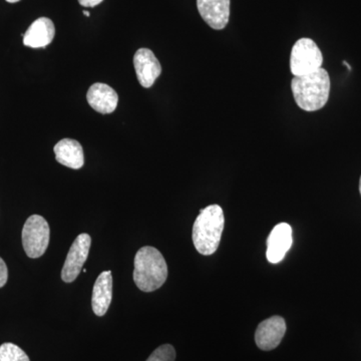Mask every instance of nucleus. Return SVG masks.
<instances>
[{"instance_id":"f257e3e1","label":"nucleus","mask_w":361,"mask_h":361,"mask_svg":"<svg viewBox=\"0 0 361 361\" xmlns=\"http://www.w3.org/2000/svg\"><path fill=\"white\" fill-rule=\"evenodd\" d=\"M291 90L299 108L306 111L322 110L329 99V73L322 68L310 75L294 77Z\"/></svg>"},{"instance_id":"f03ea898","label":"nucleus","mask_w":361,"mask_h":361,"mask_svg":"<svg viewBox=\"0 0 361 361\" xmlns=\"http://www.w3.org/2000/svg\"><path fill=\"white\" fill-rule=\"evenodd\" d=\"M168 278V266L158 249L145 246L135 256L134 281L140 290L153 292Z\"/></svg>"},{"instance_id":"7ed1b4c3","label":"nucleus","mask_w":361,"mask_h":361,"mask_svg":"<svg viewBox=\"0 0 361 361\" xmlns=\"http://www.w3.org/2000/svg\"><path fill=\"white\" fill-rule=\"evenodd\" d=\"M225 217L219 205H210L201 211L193 226L195 248L202 255H212L219 247Z\"/></svg>"},{"instance_id":"20e7f679","label":"nucleus","mask_w":361,"mask_h":361,"mask_svg":"<svg viewBox=\"0 0 361 361\" xmlns=\"http://www.w3.org/2000/svg\"><path fill=\"white\" fill-rule=\"evenodd\" d=\"M323 56L312 39H300L292 47L290 70L294 77L310 75L322 68Z\"/></svg>"},{"instance_id":"39448f33","label":"nucleus","mask_w":361,"mask_h":361,"mask_svg":"<svg viewBox=\"0 0 361 361\" xmlns=\"http://www.w3.org/2000/svg\"><path fill=\"white\" fill-rule=\"evenodd\" d=\"M49 223L39 215H32L26 220L23 229V245L30 258H39L47 251L49 244Z\"/></svg>"},{"instance_id":"423d86ee","label":"nucleus","mask_w":361,"mask_h":361,"mask_svg":"<svg viewBox=\"0 0 361 361\" xmlns=\"http://www.w3.org/2000/svg\"><path fill=\"white\" fill-rule=\"evenodd\" d=\"M92 238L89 234L78 235L71 245L61 270V279L71 283L77 279L89 256Z\"/></svg>"},{"instance_id":"0eeeda50","label":"nucleus","mask_w":361,"mask_h":361,"mask_svg":"<svg viewBox=\"0 0 361 361\" xmlns=\"http://www.w3.org/2000/svg\"><path fill=\"white\" fill-rule=\"evenodd\" d=\"M286 332V322L281 316H272L258 325L255 342L259 348L269 351L281 343Z\"/></svg>"},{"instance_id":"6e6552de","label":"nucleus","mask_w":361,"mask_h":361,"mask_svg":"<svg viewBox=\"0 0 361 361\" xmlns=\"http://www.w3.org/2000/svg\"><path fill=\"white\" fill-rule=\"evenodd\" d=\"M134 66L140 85L149 89L160 77L161 66L154 52L149 49H140L134 56Z\"/></svg>"},{"instance_id":"1a4fd4ad","label":"nucleus","mask_w":361,"mask_h":361,"mask_svg":"<svg viewBox=\"0 0 361 361\" xmlns=\"http://www.w3.org/2000/svg\"><path fill=\"white\" fill-rule=\"evenodd\" d=\"M292 245V228L287 223H280L273 228L267 239L268 261L277 264L283 260Z\"/></svg>"},{"instance_id":"9d476101","label":"nucleus","mask_w":361,"mask_h":361,"mask_svg":"<svg viewBox=\"0 0 361 361\" xmlns=\"http://www.w3.org/2000/svg\"><path fill=\"white\" fill-rule=\"evenodd\" d=\"M199 13L213 30H224L229 23L230 0H197Z\"/></svg>"},{"instance_id":"9b49d317","label":"nucleus","mask_w":361,"mask_h":361,"mask_svg":"<svg viewBox=\"0 0 361 361\" xmlns=\"http://www.w3.org/2000/svg\"><path fill=\"white\" fill-rule=\"evenodd\" d=\"M87 103L97 113L108 115L116 111L118 96L110 85L97 82L90 87L87 94Z\"/></svg>"},{"instance_id":"f8f14e48","label":"nucleus","mask_w":361,"mask_h":361,"mask_svg":"<svg viewBox=\"0 0 361 361\" xmlns=\"http://www.w3.org/2000/svg\"><path fill=\"white\" fill-rule=\"evenodd\" d=\"M56 35V27L51 20L47 18H40L33 21L32 25L26 30L23 37V44L32 49H44Z\"/></svg>"},{"instance_id":"ddd939ff","label":"nucleus","mask_w":361,"mask_h":361,"mask_svg":"<svg viewBox=\"0 0 361 361\" xmlns=\"http://www.w3.org/2000/svg\"><path fill=\"white\" fill-rule=\"evenodd\" d=\"M113 299V276L111 271H104L97 277L92 289V306L94 314L104 316Z\"/></svg>"},{"instance_id":"4468645a","label":"nucleus","mask_w":361,"mask_h":361,"mask_svg":"<svg viewBox=\"0 0 361 361\" xmlns=\"http://www.w3.org/2000/svg\"><path fill=\"white\" fill-rule=\"evenodd\" d=\"M54 151L56 161L66 167L78 170L84 166V149L75 140H61L54 146Z\"/></svg>"},{"instance_id":"2eb2a0df","label":"nucleus","mask_w":361,"mask_h":361,"mask_svg":"<svg viewBox=\"0 0 361 361\" xmlns=\"http://www.w3.org/2000/svg\"><path fill=\"white\" fill-rule=\"evenodd\" d=\"M0 361H30L20 348L13 343H4L0 346Z\"/></svg>"},{"instance_id":"dca6fc26","label":"nucleus","mask_w":361,"mask_h":361,"mask_svg":"<svg viewBox=\"0 0 361 361\" xmlns=\"http://www.w3.org/2000/svg\"><path fill=\"white\" fill-rule=\"evenodd\" d=\"M176 350L171 344H164L149 356L146 361H175Z\"/></svg>"},{"instance_id":"f3484780","label":"nucleus","mask_w":361,"mask_h":361,"mask_svg":"<svg viewBox=\"0 0 361 361\" xmlns=\"http://www.w3.org/2000/svg\"><path fill=\"white\" fill-rule=\"evenodd\" d=\"M7 279H8V270L4 259L0 257V288L6 284Z\"/></svg>"},{"instance_id":"a211bd4d","label":"nucleus","mask_w":361,"mask_h":361,"mask_svg":"<svg viewBox=\"0 0 361 361\" xmlns=\"http://www.w3.org/2000/svg\"><path fill=\"white\" fill-rule=\"evenodd\" d=\"M104 0H78L80 6L84 7H94L101 4Z\"/></svg>"},{"instance_id":"6ab92c4d","label":"nucleus","mask_w":361,"mask_h":361,"mask_svg":"<svg viewBox=\"0 0 361 361\" xmlns=\"http://www.w3.org/2000/svg\"><path fill=\"white\" fill-rule=\"evenodd\" d=\"M7 2H9V4H16V2L20 1V0H6Z\"/></svg>"},{"instance_id":"aec40b11","label":"nucleus","mask_w":361,"mask_h":361,"mask_svg":"<svg viewBox=\"0 0 361 361\" xmlns=\"http://www.w3.org/2000/svg\"><path fill=\"white\" fill-rule=\"evenodd\" d=\"M82 13H84L85 16H87V18H90V14L89 11H82Z\"/></svg>"},{"instance_id":"412c9836","label":"nucleus","mask_w":361,"mask_h":361,"mask_svg":"<svg viewBox=\"0 0 361 361\" xmlns=\"http://www.w3.org/2000/svg\"><path fill=\"white\" fill-rule=\"evenodd\" d=\"M360 195H361V177H360Z\"/></svg>"}]
</instances>
